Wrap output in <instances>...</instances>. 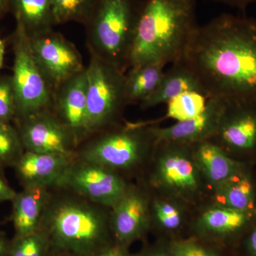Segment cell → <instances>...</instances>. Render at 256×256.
I'll use <instances>...</instances> for the list:
<instances>
[{
  "mask_svg": "<svg viewBox=\"0 0 256 256\" xmlns=\"http://www.w3.org/2000/svg\"><path fill=\"white\" fill-rule=\"evenodd\" d=\"M182 62L208 98L256 104V20L222 14L192 36Z\"/></svg>",
  "mask_w": 256,
  "mask_h": 256,
  "instance_id": "1",
  "label": "cell"
},
{
  "mask_svg": "<svg viewBox=\"0 0 256 256\" xmlns=\"http://www.w3.org/2000/svg\"><path fill=\"white\" fill-rule=\"evenodd\" d=\"M198 26L196 0H141L129 68L182 60Z\"/></svg>",
  "mask_w": 256,
  "mask_h": 256,
  "instance_id": "2",
  "label": "cell"
},
{
  "mask_svg": "<svg viewBox=\"0 0 256 256\" xmlns=\"http://www.w3.org/2000/svg\"><path fill=\"white\" fill-rule=\"evenodd\" d=\"M40 230L50 245L74 256H90L114 242L110 210L67 191L50 194Z\"/></svg>",
  "mask_w": 256,
  "mask_h": 256,
  "instance_id": "3",
  "label": "cell"
},
{
  "mask_svg": "<svg viewBox=\"0 0 256 256\" xmlns=\"http://www.w3.org/2000/svg\"><path fill=\"white\" fill-rule=\"evenodd\" d=\"M148 122H128L88 136L79 144L76 156L106 166L124 178H140L156 144Z\"/></svg>",
  "mask_w": 256,
  "mask_h": 256,
  "instance_id": "4",
  "label": "cell"
},
{
  "mask_svg": "<svg viewBox=\"0 0 256 256\" xmlns=\"http://www.w3.org/2000/svg\"><path fill=\"white\" fill-rule=\"evenodd\" d=\"M138 180L152 191L176 197L198 210L208 204L212 190L194 156L192 144L160 141Z\"/></svg>",
  "mask_w": 256,
  "mask_h": 256,
  "instance_id": "5",
  "label": "cell"
},
{
  "mask_svg": "<svg viewBox=\"0 0 256 256\" xmlns=\"http://www.w3.org/2000/svg\"><path fill=\"white\" fill-rule=\"evenodd\" d=\"M141 0H96L84 26L89 54L126 74Z\"/></svg>",
  "mask_w": 256,
  "mask_h": 256,
  "instance_id": "6",
  "label": "cell"
},
{
  "mask_svg": "<svg viewBox=\"0 0 256 256\" xmlns=\"http://www.w3.org/2000/svg\"><path fill=\"white\" fill-rule=\"evenodd\" d=\"M86 73L87 138L124 122V112L128 105L124 72L90 54Z\"/></svg>",
  "mask_w": 256,
  "mask_h": 256,
  "instance_id": "7",
  "label": "cell"
},
{
  "mask_svg": "<svg viewBox=\"0 0 256 256\" xmlns=\"http://www.w3.org/2000/svg\"><path fill=\"white\" fill-rule=\"evenodd\" d=\"M10 40L14 55L11 76L16 95V118H20L50 108L53 89L35 60L30 36L22 28L16 24Z\"/></svg>",
  "mask_w": 256,
  "mask_h": 256,
  "instance_id": "8",
  "label": "cell"
},
{
  "mask_svg": "<svg viewBox=\"0 0 256 256\" xmlns=\"http://www.w3.org/2000/svg\"><path fill=\"white\" fill-rule=\"evenodd\" d=\"M129 183V180L117 172L76 156L55 188L72 192L110 210L124 194Z\"/></svg>",
  "mask_w": 256,
  "mask_h": 256,
  "instance_id": "9",
  "label": "cell"
},
{
  "mask_svg": "<svg viewBox=\"0 0 256 256\" xmlns=\"http://www.w3.org/2000/svg\"><path fill=\"white\" fill-rule=\"evenodd\" d=\"M256 220L248 212L206 204L196 210L190 235L236 256L242 237Z\"/></svg>",
  "mask_w": 256,
  "mask_h": 256,
  "instance_id": "10",
  "label": "cell"
},
{
  "mask_svg": "<svg viewBox=\"0 0 256 256\" xmlns=\"http://www.w3.org/2000/svg\"><path fill=\"white\" fill-rule=\"evenodd\" d=\"M210 141L233 159L256 165V104H230Z\"/></svg>",
  "mask_w": 256,
  "mask_h": 256,
  "instance_id": "11",
  "label": "cell"
},
{
  "mask_svg": "<svg viewBox=\"0 0 256 256\" xmlns=\"http://www.w3.org/2000/svg\"><path fill=\"white\" fill-rule=\"evenodd\" d=\"M34 56L52 89L85 70L74 43L54 30L30 36Z\"/></svg>",
  "mask_w": 256,
  "mask_h": 256,
  "instance_id": "12",
  "label": "cell"
},
{
  "mask_svg": "<svg viewBox=\"0 0 256 256\" xmlns=\"http://www.w3.org/2000/svg\"><path fill=\"white\" fill-rule=\"evenodd\" d=\"M13 124L25 151L76 154L78 143L50 108L16 118Z\"/></svg>",
  "mask_w": 256,
  "mask_h": 256,
  "instance_id": "13",
  "label": "cell"
},
{
  "mask_svg": "<svg viewBox=\"0 0 256 256\" xmlns=\"http://www.w3.org/2000/svg\"><path fill=\"white\" fill-rule=\"evenodd\" d=\"M110 225L114 242L127 247L150 232V192L142 182H130L110 208Z\"/></svg>",
  "mask_w": 256,
  "mask_h": 256,
  "instance_id": "14",
  "label": "cell"
},
{
  "mask_svg": "<svg viewBox=\"0 0 256 256\" xmlns=\"http://www.w3.org/2000/svg\"><path fill=\"white\" fill-rule=\"evenodd\" d=\"M86 68L53 90L50 109L73 134L78 146L87 137Z\"/></svg>",
  "mask_w": 256,
  "mask_h": 256,
  "instance_id": "15",
  "label": "cell"
},
{
  "mask_svg": "<svg viewBox=\"0 0 256 256\" xmlns=\"http://www.w3.org/2000/svg\"><path fill=\"white\" fill-rule=\"evenodd\" d=\"M148 190L150 232L168 242L188 236L197 210L176 197Z\"/></svg>",
  "mask_w": 256,
  "mask_h": 256,
  "instance_id": "16",
  "label": "cell"
},
{
  "mask_svg": "<svg viewBox=\"0 0 256 256\" xmlns=\"http://www.w3.org/2000/svg\"><path fill=\"white\" fill-rule=\"evenodd\" d=\"M227 102L220 98H210L201 114L168 127L152 124V130L156 142L168 141L194 144L210 140L218 129Z\"/></svg>",
  "mask_w": 256,
  "mask_h": 256,
  "instance_id": "17",
  "label": "cell"
},
{
  "mask_svg": "<svg viewBox=\"0 0 256 256\" xmlns=\"http://www.w3.org/2000/svg\"><path fill=\"white\" fill-rule=\"evenodd\" d=\"M75 156L24 151L13 169L22 188H55Z\"/></svg>",
  "mask_w": 256,
  "mask_h": 256,
  "instance_id": "18",
  "label": "cell"
},
{
  "mask_svg": "<svg viewBox=\"0 0 256 256\" xmlns=\"http://www.w3.org/2000/svg\"><path fill=\"white\" fill-rule=\"evenodd\" d=\"M256 165L248 164L212 190L208 204L256 212Z\"/></svg>",
  "mask_w": 256,
  "mask_h": 256,
  "instance_id": "19",
  "label": "cell"
},
{
  "mask_svg": "<svg viewBox=\"0 0 256 256\" xmlns=\"http://www.w3.org/2000/svg\"><path fill=\"white\" fill-rule=\"evenodd\" d=\"M50 194V188H24L16 192L11 202L14 239L24 238L40 230Z\"/></svg>",
  "mask_w": 256,
  "mask_h": 256,
  "instance_id": "20",
  "label": "cell"
},
{
  "mask_svg": "<svg viewBox=\"0 0 256 256\" xmlns=\"http://www.w3.org/2000/svg\"><path fill=\"white\" fill-rule=\"evenodd\" d=\"M194 156L210 190L249 163L237 161L210 140L192 144ZM256 165V164H255Z\"/></svg>",
  "mask_w": 256,
  "mask_h": 256,
  "instance_id": "21",
  "label": "cell"
},
{
  "mask_svg": "<svg viewBox=\"0 0 256 256\" xmlns=\"http://www.w3.org/2000/svg\"><path fill=\"white\" fill-rule=\"evenodd\" d=\"M190 92H200L207 96L194 74L180 60L173 64L172 68L164 72L156 92L140 106L142 110H146L160 104H166L180 94Z\"/></svg>",
  "mask_w": 256,
  "mask_h": 256,
  "instance_id": "22",
  "label": "cell"
},
{
  "mask_svg": "<svg viewBox=\"0 0 256 256\" xmlns=\"http://www.w3.org/2000/svg\"><path fill=\"white\" fill-rule=\"evenodd\" d=\"M53 0H10V12L16 24L28 36L53 30Z\"/></svg>",
  "mask_w": 256,
  "mask_h": 256,
  "instance_id": "23",
  "label": "cell"
},
{
  "mask_svg": "<svg viewBox=\"0 0 256 256\" xmlns=\"http://www.w3.org/2000/svg\"><path fill=\"white\" fill-rule=\"evenodd\" d=\"M164 67L159 64H149L128 69L124 74V95L127 105L141 104L159 86Z\"/></svg>",
  "mask_w": 256,
  "mask_h": 256,
  "instance_id": "24",
  "label": "cell"
},
{
  "mask_svg": "<svg viewBox=\"0 0 256 256\" xmlns=\"http://www.w3.org/2000/svg\"><path fill=\"white\" fill-rule=\"evenodd\" d=\"M210 98L198 92H185L168 101L166 118L178 122L195 117L204 110Z\"/></svg>",
  "mask_w": 256,
  "mask_h": 256,
  "instance_id": "25",
  "label": "cell"
},
{
  "mask_svg": "<svg viewBox=\"0 0 256 256\" xmlns=\"http://www.w3.org/2000/svg\"><path fill=\"white\" fill-rule=\"evenodd\" d=\"M96 0H53L54 21L56 25L77 22L85 25Z\"/></svg>",
  "mask_w": 256,
  "mask_h": 256,
  "instance_id": "26",
  "label": "cell"
},
{
  "mask_svg": "<svg viewBox=\"0 0 256 256\" xmlns=\"http://www.w3.org/2000/svg\"><path fill=\"white\" fill-rule=\"evenodd\" d=\"M24 151L14 124L0 122V172L14 168Z\"/></svg>",
  "mask_w": 256,
  "mask_h": 256,
  "instance_id": "27",
  "label": "cell"
},
{
  "mask_svg": "<svg viewBox=\"0 0 256 256\" xmlns=\"http://www.w3.org/2000/svg\"><path fill=\"white\" fill-rule=\"evenodd\" d=\"M168 246L172 256H234L224 249L191 236L170 240Z\"/></svg>",
  "mask_w": 256,
  "mask_h": 256,
  "instance_id": "28",
  "label": "cell"
},
{
  "mask_svg": "<svg viewBox=\"0 0 256 256\" xmlns=\"http://www.w3.org/2000/svg\"><path fill=\"white\" fill-rule=\"evenodd\" d=\"M50 246L48 236L40 229L32 235L14 239L8 256H45Z\"/></svg>",
  "mask_w": 256,
  "mask_h": 256,
  "instance_id": "29",
  "label": "cell"
},
{
  "mask_svg": "<svg viewBox=\"0 0 256 256\" xmlns=\"http://www.w3.org/2000/svg\"><path fill=\"white\" fill-rule=\"evenodd\" d=\"M16 116V100L11 75L0 76V122L13 124Z\"/></svg>",
  "mask_w": 256,
  "mask_h": 256,
  "instance_id": "30",
  "label": "cell"
},
{
  "mask_svg": "<svg viewBox=\"0 0 256 256\" xmlns=\"http://www.w3.org/2000/svg\"><path fill=\"white\" fill-rule=\"evenodd\" d=\"M236 256H256V220L236 250Z\"/></svg>",
  "mask_w": 256,
  "mask_h": 256,
  "instance_id": "31",
  "label": "cell"
},
{
  "mask_svg": "<svg viewBox=\"0 0 256 256\" xmlns=\"http://www.w3.org/2000/svg\"><path fill=\"white\" fill-rule=\"evenodd\" d=\"M90 256H134L128 250V247L114 242L110 246Z\"/></svg>",
  "mask_w": 256,
  "mask_h": 256,
  "instance_id": "32",
  "label": "cell"
},
{
  "mask_svg": "<svg viewBox=\"0 0 256 256\" xmlns=\"http://www.w3.org/2000/svg\"><path fill=\"white\" fill-rule=\"evenodd\" d=\"M139 256H172L168 240H156V244Z\"/></svg>",
  "mask_w": 256,
  "mask_h": 256,
  "instance_id": "33",
  "label": "cell"
},
{
  "mask_svg": "<svg viewBox=\"0 0 256 256\" xmlns=\"http://www.w3.org/2000/svg\"><path fill=\"white\" fill-rule=\"evenodd\" d=\"M16 194L4 178V173L0 172V202H12Z\"/></svg>",
  "mask_w": 256,
  "mask_h": 256,
  "instance_id": "34",
  "label": "cell"
},
{
  "mask_svg": "<svg viewBox=\"0 0 256 256\" xmlns=\"http://www.w3.org/2000/svg\"><path fill=\"white\" fill-rule=\"evenodd\" d=\"M216 2L232 6V8H236L238 9L244 10L246 8L252 3L256 2V0H214Z\"/></svg>",
  "mask_w": 256,
  "mask_h": 256,
  "instance_id": "35",
  "label": "cell"
},
{
  "mask_svg": "<svg viewBox=\"0 0 256 256\" xmlns=\"http://www.w3.org/2000/svg\"><path fill=\"white\" fill-rule=\"evenodd\" d=\"M10 12V0H0V20Z\"/></svg>",
  "mask_w": 256,
  "mask_h": 256,
  "instance_id": "36",
  "label": "cell"
},
{
  "mask_svg": "<svg viewBox=\"0 0 256 256\" xmlns=\"http://www.w3.org/2000/svg\"><path fill=\"white\" fill-rule=\"evenodd\" d=\"M6 41L0 36V70L4 65L5 53H6Z\"/></svg>",
  "mask_w": 256,
  "mask_h": 256,
  "instance_id": "37",
  "label": "cell"
},
{
  "mask_svg": "<svg viewBox=\"0 0 256 256\" xmlns=\"http://www.w3.org/2000/svg\"><path fill=\"white\" fill-rule=\"evenodd\" d=\"M9 245H8L4 238L0 237V256H6L10 250Z\"/></svg>",
  "mask_w": 256,
  "mask_h": 256,
  "instance_id": "38",
  "label": "cell"
},
{
  "mask_svg": "<svg viewBox=\"0 0 256 256\" xmlns=\"http://www.w3.org/2000/svg\"></svg>",
  "mask_w": 256,
  "mask_h": 256,
  "instance_id": "39",
  "label": "cell"
}]
</instances>
